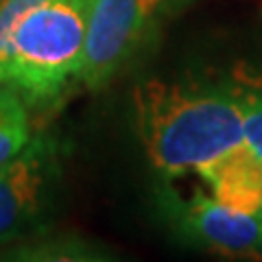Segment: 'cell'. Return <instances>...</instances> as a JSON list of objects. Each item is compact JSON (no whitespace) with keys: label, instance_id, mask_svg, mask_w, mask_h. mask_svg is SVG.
Returning <instances> with one entry per match:
<instances>
[{"label":"cell","instance_id":"3957f363","mask_svg":"<svg viewBox=\"0 0 262 262\" xmlns=\"http://www.w3.org/2000/svg\"><path fill=\"white\" fill-rule=\"evenodd\" d=\"M173 0H88L79 81L101 90L134 59Z\"/></svg>","mask_w":262,"mask_h":262},{"label":"cell","instance_id":"7a4b0ae2","mask_svg":"<svg viewBox=\"0 0 262 262\" xmlns=\"http://www.w3.org/2000/svg\"><path fill=\"white\" fill-rule=\"evenodd\" d=\"M88 0H37L9 37L5 83L27 103H51L79 77Z\"/></svg>","mask_w":262,"mask_h":262},{"label":"cell","instance_id":"9c48e42d","mask_svg":"<svg viewBox=\"0 0 262 262\" xmlns=\"http://www.w3.org/2000/svg\"><path fill=\"white\" fill-rule=\"evenodd\" d=\"M245 110H243V134L245 144L262 160V88H243Z\"/></svg>","mask_w":262,"mask_h":262},{"label":"cell","instance_id":"ba28073f","mask_svg":"<svg viewBox=\"0 0 262 262\" xmlns=\"http://www.w3.org/2000/svg\"><path fill=\"white\" fill-rule=\"evenodd\" d=\"M9 260H33V262H46V260H101L103 256L94 251L88 243L75 238V236H31L27 241H20L18 247L7 251Z\"/></svg>","mask_w":262,"mask_h":262},{"label":"cell","instance_id":"8992f818","mask_svg":"<svg viewBox=\"0 0 262 262\" xmlns=\"http://www.w3.org/2000/svg\"><path fill=\"white\" fill-rule=\"evenodd\" d=\"M196 173L223 206L253 216L262 212V160L245 142L208 162Z\"/></svg>","mask_w":262,"mask_h":262},{"label":"cell","instance_id":"8fae6325","mask_svg":"<svg viewBox=\"0 0 262 262\" xmlns=\"http://www.w3.org/2000/svg\"><path fill=\"white\" fill-rule=\"evenodd\" d=\"M173 3H179V0H173Z\"/></svg>","mask_w":262,"mask_h":262},{"label":"cell","instance_id":"30bf717a","mask_svg":"<svg viewBox=\"0 0 262 262\" xmlns=\"http://www.w3.org/2000/svg\"><path fill=\"white\" fill-rule=\"evenodd\" d=\"M258 219H260V225H262V212H260V214H258Z\"/></svg>","mask_w":262,"mask_h":262},{"label":"cell","instance_id":"277c9868","mask_svg":"<svg viewBox=\"0 0 262 262\" xmlns=\"http://www.w3.org/2000/svg\"><path fill=\"white\" fill-rule=\"evenodd\" d=\"M59 177V144L39 134L0 166V245L44 234L46 212Z\"/></svg>","mask_w":262,"mask_h":262},{"label":"cell","instance_id":"6da1fadb","mask_svg":"<svg viewBox=\"0 0 262 262\" xmlns=\"http://www.w3.org/2000/svg\"><path fill=\"white\" fill-rule=\"evenodd\" d=\"M243 88L210 81H146L134 90L136 129L151 166L173 179L245 142Z\"/></svg>","mask_w":262,"mask_h":262},{"label":"cell","instance_id":"52a82bcc","mask_svg":"<svg viewBox=\"0 0 262 262\" xmlns=\"http://www.w3.org/2000/svg\"><path fill=\"white\" fill-rule=\"evenodd\" d=\"M33 138L24 96L15 88L0 85V166L15 158Z\"/></svg>","mask_w":262,"mask_h":262},{"label":"cell","instance_id":"5b68a950","mask_svg":"<svg viewBox=\"0 0 262 262\" xmlns=\"http://www.w3.org/2000/svg\"><path fill=\"white\" fill-rule=\"evenodd\" d=\"M158 201L164 219L194 247L227 258H262V225L258 216L227 208L203 190L182 196L164 186Z\"/></svg>","mask_w":262,"mask_h":262}]
</instances>
